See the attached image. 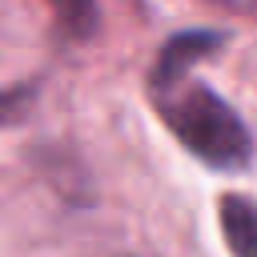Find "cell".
<instances>
[{
  "label": "cell",
  "mask_w": 257,
  "mask_h": 257,
  "mask_svg": "<svg viewBox=\"0 0 257 257\" xmlns=\"http://www.w3.org/2000/svg\"><path fill=\"white\" fill-rule=\"evenodd\" d=\"M153 104L169 133L209 169H245L253 157V137L245 120L233 112L225 96H217L209 84H197L189 76L149 84Z\"/></svg>",
  "instance_id": "cell-1"
},
{
  "label": "cell",
  "mask_w": 257,
  "mask_h": 257,
  "mask_svg": "<svg viewBox=\"0 0 257 257\" xmlns=\"http://www.w3.org/2000/svg\"><path fill=\"white\" fill-rule=\"evenodd\" d=\"M225 44V32H213V28H189V32H177L161 44L157 60H153V72H149V84H165V80H177V76H189V68L217 52Z\"/></svg>",
  "instance_id": "cell-2"
},
{
  "label": "cell",
  "mask_w": 257,
  "mask_h": 257,
  "mask_svg": "<svg viewBox=\"0 0 257 257\" xmlns=\"http://www.w3.org/2000/svg\"><path fill=\"white\" fill-rule=\"evenodd\" d=\"M221 233L233 257H257V201L241 197V193H225L221 205Z\"/></svg>",
  "instance_id": "cell-3"
},
{
  "label": "cell",
  "mask_w": 257,
  "mask_h": 257,
  "mask_svg": "<svg viewBox=\"0 0 257 257\" xmlns=\"http://www.w3.org/2000/svg\"><path fill=\"white\" fill-rule=\"evenodd\" d=\"M40 4L52 8V20L68 40H88L100 24V4L96 0H40Z\"/></svg>",
  "instance_id": "cell-4"
},
{
  "label": "cell",
  "mask_w": 257,
  "mask_h": 257,
  "mask_svg": "<svg viewBox=\"0 0 257 257\" xmlns=\"http://www.w3.org/2000/svg\"><path fill=\"white\" fill-rule=\"evenodd\" d=\"M36 104V84H0V124L24 120Z\"/></svg>",
  "instance_id": "cell-5"
},
{
  "label": "cell",
  "mask_w": 257,
  "mask_h": 257,
  "mask_svg": "<svg viewBox=\"0 0 257 257\" xmlns=\"http://www.w3.org/2000/svg\"><path fill=\"white\" fill-rule=\"evenodd\" d=\"M213 8H225L233 16H245V20H257V0H205Z\"/></svg>",
  "instance_id": "cell-6"
},
{
  "label": "cell",
  "mask_w": 257,
  "mask_h": 257,
  "mask_svg": "<svg viewBox=\"0 0 257 257\" xmlns=\"http://www.w3.org/2000/svg\"><path fill=\"white\" fill-rule=\"evenodd\" d=\"M116 257H141V253H116Z\"/></svg>",
  "instance_id": "cell-7"
}]
</instances>
